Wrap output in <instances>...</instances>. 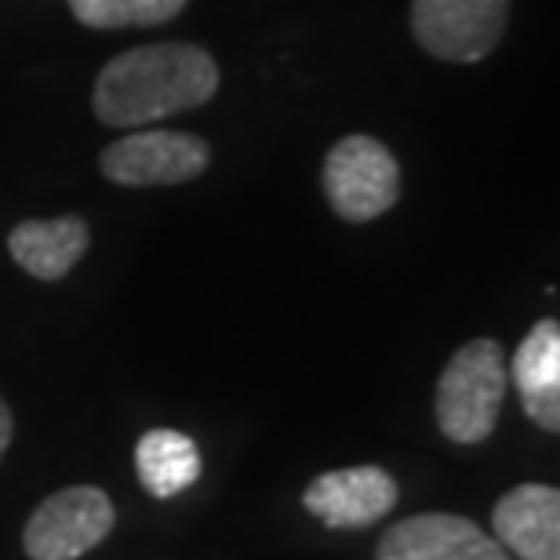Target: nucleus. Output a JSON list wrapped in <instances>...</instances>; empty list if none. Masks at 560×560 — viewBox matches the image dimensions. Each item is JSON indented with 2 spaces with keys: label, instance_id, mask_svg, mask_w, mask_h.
Returning a JSON list of instances; mask_svg holds the SVG:
<instances>
[{
  "label": "nucleus",
  "instance_id": "obj_1",
  "mask_svg": "<svg viewBox=\"0 0 560 560\" xmlns=\"http://www.w3.org/2000/svg\"><path fill=\"white\" fill-rule=\"evenodd\" d=\"M219 92V62L183 40L142 44L114 55L95 77L92 109L109 128H145L189 114Z\"/></svg>",
  "mask_w": 560,
  "mask_h": 560
},
{
  "label": "nucleus",
  "instance_id": "obj_2",
  "mask_svg": "<svg viewBox=\"0 0 560 560\" xmlns=\"http://www.w3.org/2000/svg\"><path fill=\"white\" fill-rule=\"evenodd\" d=\"M510 389V361L495 339L458 346L436 383L433 416L447 441L480 444L495 433L502 400Z\"/></svg>",
  "mask_w": 560,
  "mask_h": 560
},
{
  "label": "nucleus",
  "instance_id": "obj_3",
  "mask_svg": "<svg viewBox=\"0 0 560 560\" xmlns=\"http://www.w3.org/2000/svg\"><path fill=\"white\" fill-rule=\"evenodd\" d=\"M320 186L342 222H372L400 200V164L375 136H346L324 156Z\"/></svg>",
  "mask_w": 560,
  "mask_h": 560
},
{
  "label": "nucleus",
  "instance_id": "obj_4",
  "mask_svg": "<svg viewBox=\"0 0 560 560\" xmlns=\"http://www.w3.org/2000/svg\"><path fill=\"white\" fill-rule=\"evenodd\" d=\"M117 510L103 488L73 485L55 491L30 513L22 550L30 560H77L92 553L114 532Z\"/></svg>",
  "mask_w": 560,
  "mask_h": 560
},
{
  "label": "nucleus",
  "instance_id": "obj_5",
  "mask_svg": "<svg viewBox=\"0 0 560 560\" xmlns=\"http://www.w3.org/2000/svg\"><path fill=\"white\" fill-rule=\"evenodd\" d=\"M510 26V0H411V33L441 62H480Z\"/></svg>",
  "mask_w": 560,
  "mask_h": 560
},
{
  "label": "nucleus",
  "instance_id": "obj_6",
  "mask_svg": "<svg viewBox=\"0 0 560 560\" xmlns=\"http://www.w3.org/2000/svg\"><path fill=\"white\" fill-rule=\"evenodd\" d=\"M211 161L208 142L189 131L139 128L131 136L109 142L98 153V172L109 183L145 189V186H183L205 175Z\"/></svg>",
  "mask_w": 560,
  "mask_h": 560
},
{
  "label": "nucleus",
  "instance_id": "obj_7",
  "mask_svg": "<svg viewBox=\"0 0 560 560\" xmlns=\"http://www.w3.org/2000/svg\"><path fill=\"white\" fill-rule=\"evenodd\" d=\"M400 488L383 466H346L310 480L302 506L328 528H372L397 506Z\"/></svg>",
  "mask_w": 560,
  "mask_h": 560
},
{
  "label": "nucleus",
  "instance_id": "obj_8",
  "mask_svg": "<svg viewBox=\"0 0 560 560\" xmlns=\"http://www.w3.org/2000/svg\"><path fill=\"white\" fill-rule=\"evenodd\" d=\"M375 560H513L495 535L455 513H419L378 539Z\"/></svg>",
  "mask_w": 560,
  "mask_h": 560
},
{
  "label": "nucleus",
  "instance_id": "obj_9",
  "mask_svg": "<svg viewBox=\"0 0 560 560\" xmlns=\"http://www.w3.org/2000/svg\"><path fill=\"white\" fill-rule=\"evenodd\" d=\"M495 542L521 560H560V491L553 485H517L491 510Z\"/></svg>",
  "mask_w": 560,
  "mask_h": 560
},
{
  "label": "nucleus",
  "instance_id": "obj_10",
  "mask_svg": "<svg viewBox=\"0 0 560 560\" xmlns=\"http://www.w3.org/2000/svg\"><path fill=\"white\" fill-rule=\"evenodd\" d=\"M510 383L539 430L560 433V324L539 320L510 361Z\"/></svg>",
  "mask_w": 560,
  "mask_h": 560
},
{
  "label": "nucleus",
  "instance_id": "obj_11",
  "mask_svg": "<svg viewBox=\"0 0 560 560\" xmlns=\"http://www.w3.org/2000/svg\"><path fill=\"white\" fill-rule=\"evenodd\" d=\"M92 230L81 215H59V219H26L8 233V252L15 266H22L37 280H62L84 259Z\"/></svg>",
  "mask_w": 560,
  "mask_h": 560
},
{
  "label": "nucleus",
  "instance_id": "obj_12",
  "mask_svg": "<svg viewBox=\"0 0 560 560\" xmlns=\"http://www.w3.org/2000/svg\"><path fill=\"white\" fill-rule=\"evenodd\" d=\"M136 474L139 485L153 499H175L200 477L197 441H189L178 430H150L136 444Z\"/></svg>",
  "mask_w": 560,
  "mask_h": 560
},
{
  "label": "nucleus",
  "instance_id": "obj_13",
  "mask_svg": "<svg viewBox=\"0 0 560 560\" xmlns=\"http://www.w3.org/2000/svg\"><path fill=\"white\" fill-rule=\"evenodd\" d=\"M189 0H70V11L81 26L92 30H131L164 26Z\"/></svg>",
  "mask_w": 560,
  "mask_h": 560
},
{
  "label": "nucleus",
  "instance_id": "obj_14",
  "mask_svg": "<svg viewBox=\"0 0 560 560\" xmlns=\"http://www.w3.org/2000/svg\"><path fill=\"white\" fill-rule=\"evenodd\" d=\"M11 436H15V416H11L8 400L0 397V458L8 455V447H11Z\"/></svg>",
  "mask_w": 560,
  "mask_h": 560
}]
</instances>
